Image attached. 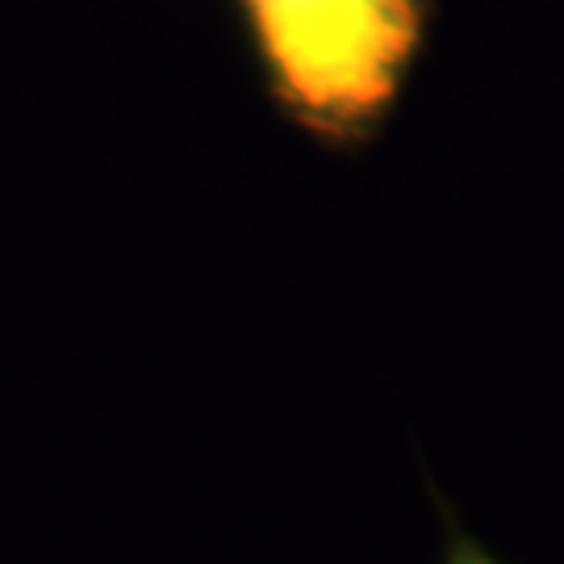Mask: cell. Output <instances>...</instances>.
I'll return each instance as SVG.
<instances>
[{"instance_id":"1","label":"cell","mask_w":564,"mask_h":564,"mask_svg":"<svg viewBox=\"0 0 564 564\" xmlns=\"http://www.w3.org/2000/svg\"><path fill=\"white\" fill-rule=\"evenodd\" d=\"M281 97L323 130L381 109L419 46V0H242Z\"/></svg>"},{"instance_id":"2","label":"cell","mask_w":564,"mask_h":564,"mask_svg":"<svg viewBox=\"0 0 564 564\" xmlns=\"http://www.w3.org/2000/svg\"><path fill=\"white\" fill-rule=\"evenodd\" d=\"M431 498H435V506H440V519H444L447 527V544H444V556H440V564H502L494 552H485L468 531L460 527V519H456V510L440 498V489L431 485Z\"/></svg>"}]
</instances>
